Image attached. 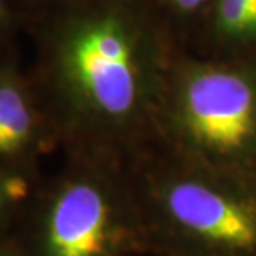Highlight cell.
Returning a JSON list of instances; mask_svg holds the SVG:
<instances>
[{
  "mask_svg": "<svg viewBox=\"0 0 256 256\" xmlns=\"http://www.w3.org/2000/svg\"><path fill=\"white\" fill-rule=\"evenodd\" d=\"M170 139L174 152L190 162L256 176V73L188 68L174 100Z\"/></svg>",
  "mask_w": 256,
  "mask_h": 256,
  "instance_id": "cell-4",
  "label": "cell"
},
{
  "mask_svg": "<svg viewBox=\"0 0 256 256\" xmlns=\"http://www.w3.org/2000/svg\"><path fill=\"white\" fill-rule=\"evenodd\" d=\"M172 4L177 8L185 10V12H192V10L198 8L200 5H204V0H172Z\"/></svg>",
  "mask_w": 256,
  "mask_h": 256,
  "instance_id": "cell-10",
  "label": "cell"
},
{
  "mask_svg": "<svg viewBox=\"0 0 256 256\" xmlns=\"http://www.w3.org/2000/svg\"><path fill=\"white\" fill-rule=\"evenodd\" d=\"M12 2H14V0H12Z\"/></svg>",
  "mask_w": 256,
  "mask_h": 256,
  "instance_id": "cell-13",
  "label": "cell"
},
{
  "mask_svg": "<svg viewBox=\"0 0 256 256\" xmlns=\"http://www.w3.org/2000/svg\"><path fill=\"white\" fill-rule=\"evenodd\" d=\"M14 236L22 256L147 253L126 166L81 152H68L62 170L40 182Z\"/></svg>",
  "mask_w": 256,
  "mask_h": 256,
  "instance_id": "cell-3",
  "label": "cell"
},
{
  "mask_svg": "<svg viewBox=\"0 0 256 256\" xmlns=\"http://www.w3.org/2000/svg\"><path fill=\"white\" fill-rule=\"evenodd\" d=\"M248 4L252 5V7L254 8V12H256V0H248Z\"/></svg>",
  "mask_w": 256,
  "mask_h": 256,
  "instance_id": "cell-11",
  "label": "cell"
},
{
  "mask_svg": "<svg viewBox=\"0 0 256 256\" xmlns=\"http://www.w3.org/2000/svg\"><path fill=\"white\" fill-rule=\"evenodd\" d=\"M58 142L34 81L12 56L0 53V167L36 168V160Z\"/></svg>",
  "mask_w": 256,
  "mask_h": 256,
  "instance_id": "cell-5",
  "label": "cell"
},
{
  "mask_svg": "<svg viewBox=\"0 0 256 256\" xmlns=\"http://www.w3.org/2000/svg\"><path fill=\"white\" fill-rule=\"evenodd\" d=\"M17 25V10L12 0H0V52H4L5 40Z\"/></svg>",
  "mask_w": 256,
  "mask_h": 256,
  "instance_id": "cell-8",
  "label": "cell"
},
{
  "mask_svg": "<svg viewBox=\"0 0 256 256\" xmlns=\"http://www.w3.org/2000/svg\"><path fill=\"white\" fill-rule=\"evenodd\" d=\"M0 256H22L20 246L14 235L0 242Z\"/></svg>",
  "mask_w": 256,
  "mask_h": 256,
  "instance_id": "cell-9",
  "label": "cell"
},
{
  "mask_svg": "<svg viewBox=\"0 0 256 256\" xmlns=\"http://www.w3.org/2000/svg\"><path fill=\"white\" fill-rule=\"evenodd\" d=\"M166 160L128 170L147 253L256 256V176Z\"/></svg>",
  "mask_w": 256,
  "mask_h": 256,
  "instance_id": "cell-2",
  "label": "cell"
},
{
  "mask_svg": "<svg viewBox=\"0 0 256 256\" xmlns=\"http://www.w3.org/2000/svg\"><path fill=\"white\" fill-rule=\"evenodd\" d=\"M32 78L68 152L126 166L134 159L157 84L149 26L129 0H66L38 26Z\"/></svg>",
  "mask_w": 256,
  "mask_h": 256,
  "instance_id": "cell-1",
  "label": "cell"
},
{
  "mask_svg": "<svg viewBox=\"0 0 256 256\" xmlns=\"http://www.w3.org/2000/svg\"><path fill=\"white\" fill-rule=\"evenodd\" d=\"M0 53H2V52H0Z\"/></svg>",
  "mask_w": 256,
  "mask_h": 256,
  "instance_id": "cell-12",
  "label": "cell"
},
{
  "mask_svg": "<svg viewBox=\"0 0 256 256\" xmlns=\"http://www.w3.org/2000/svg\"><path fill=\"white\" fill-rule=\"evenodd\" d=\"M38 185L36 168L0 167V242L15 233Z\"/></svg>",
  "mask_w": 256,
  "mask_h": 256,
  "instance_id": "cell-6",
  "label": "cell"
},
{
  "mask_svg": "<svg viewBox=\"0 0 256 256\" xmlns=\"http://www.w3.org/2000/svg\"><path fill=\"white\" fill-rule=\"evenodd\" d=\"M216 26L232 38L256 36V12L248 0H218Z\"/></svg>",
  "mask_w": 256,
  "mask_h": 256,
  "instance_id": "cell-7",
  "label": "cell"
}]
</instances>
